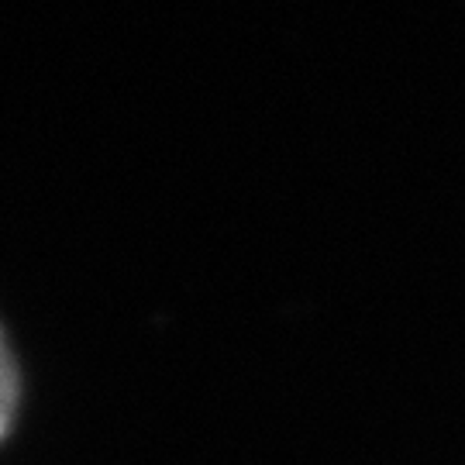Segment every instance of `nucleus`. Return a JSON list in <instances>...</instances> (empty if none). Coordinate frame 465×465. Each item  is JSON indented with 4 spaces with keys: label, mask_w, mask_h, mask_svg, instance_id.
Segmentation results:
<instances>
[{
    "label": "nucleus",
    "mask_w": 465,
    "mask_h": 465,
    "mask_svg": "<svg viewBox=\"0 0 465 465\" xmlns=\"http://www.w3.org/2000/svg\"><path fill=\"white\" fill-rule=\"evenodd\" d=\"M21 411H25V369H21L11 334L0 321V449L15 434Z\"/></svg>",
    "instance_id": "1"
}]
</instances>
